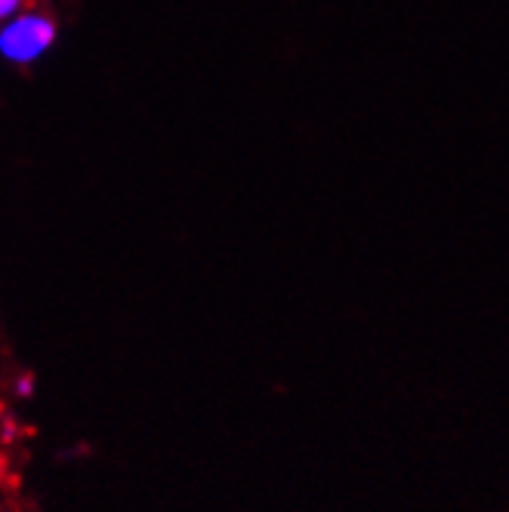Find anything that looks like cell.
Wrapping results in <instances>:
<instances>
[{"mask_svg":"<svg viewBox=\"0 0 509 512\" xmlns=\"http://www.w3.org/2000/svg\"><path fill=\"white\" fill-rule=\"evenodd\" d=\"M56 44V22L41 10H25L0 25V56L13 65H34Z\"/></svg>","mask_w":509,"mask_h":512,"instance_id":"cell-1","label":"cell"},{"mask_svg":"<svg viewBox=\"0 0 509 512\" xmlns=\"http://www.w3.org/2000/svg\"><path fill=\"white\" fill-rule=\"evenodd\" d=\"M25 10H28V0H0V25H7Z\"/></svg>","mask_w":509,"mask_h":512,"instance_id":"cell-2","label":"cell"},{"mask_svg":"<svg viewBox=\"0 0 509 512\" xmlns=\"http://www.w3.org/2000/svg\"><path fill=\"white\" fill-rule=\"evenodd\" d=\"M16 395H19V398H31V395H34V380H31V377H19Z\"/></svg>","mask_w":509,"mask_h":512,"instance_id":"cell-3","label":"cell"}]
</instances>
